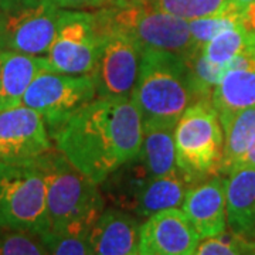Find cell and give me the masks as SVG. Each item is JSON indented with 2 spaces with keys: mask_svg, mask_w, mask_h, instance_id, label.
<instances>
[{
  "mask_svg": "<svg viewBox=\"0 0 255 255\" xmlns=\"http://www.w3.org/2000/svg\"><path fill=\"white\" fill-rule=\"evenodd\" d=\"M157 10L184 20L219 16L237 7L236 0H147Z\"/></svg>",
  "mask_w": 255,
  "mask_h": 255,
  "instance_id": "7402d4cb",
  "label": "cell"
},
{
  "mask_svg": "<svg viewBox=\"0 0 255 255\" xmlns=\"http://www.w3.org/2000/svg\"><path fill=\"white\" fill-rule=\"evenodd\" d=\"M255 34L247 31L240 23L221 30L214 36L207 46L203 48V54L210 63L220 68H226L248 44L254 43Z\"/></svg>",
  "mask_w": 255,
  "mask_h": 255,
  "instance_id": "44dd1931",
  "label": "cell"
},
{
  "mask_svg": "<svg viewBox=\"0 0 255 255\" xmlns=\"http://www.w3.org/2000/svg\"><path fill=\"white\" fill-rule=\"evenodd\" d=\"M97 98L94 74H64L46 70L30 84L21 105L37 111L50 136L85 105Z\"/></svg>",
  "mask_w": 255,
  "mask_h": 255,
  "instance_id": "ba28073f",
  "label": "cell"
},
{
  "mask_svg": "<svg viewBox=\"0 0 255 255\" xmlns=\"http://www.w3.org/2000/svg\"><path fill=\"white\" fill-rule=\"evenodd\" d=\"M254 241H255V238H254Z\"/></svg>",
  "mask_w": 255,
  "mask_h": 255,
  "instance_id": "4dcf8cb0",
  "label": "cell"
},
{
  "mask_svg": "<svg viewBox=\"0 0 255 255\" xmlns=\"http://www.w3.org/2000/svg\"><path fill=\"white\" fill-rule=\"evenodd\" d=\"M102 31V47L95 67L97 97L130 98L140 68L142 51L125 31L111 26L101 10H94Z\"/></svg>",
  "mask_w": 255,
  "mask_h": 255,
  "instance_id": "30bf717a",
  "label": "cell"
},
{
  "mask_svg": "<svg viewBox=\"0 0 255 255\" xmlns=\"http://www.w3.org/2000/svg\"><path fill=\"white\" fill-rule=\"evenodd\" d=\"M182 210L201 240L227 233V176L211 174L191 186Z\"/></svg>",
  "mask_w": 255,
  "mask_h": 255,
  "instance_id": "4fadbf2b",
  "label": "cell"
},
{
  "mask_svg": "<svg viewBox=\"0 0 255 255\" xmlns=\"http://www.w3.org/2000/svg\"><path fill=\"white\" fill-rule=\"evenodd\" d=\"M51 147L46 121L37 111L18 105L0 112V160H33Z\"/></svg>",
  "mask_w": 255,
  "mask_h": 255,
  "instance_id": "8fae6325",
  "label": "cell"
},
{
  "mask_svg": "<svg viewBox=\"0 0 255 255\" xmlns=\"http://www.w3.org/2000/svg\"><path fill=\"white\" fill-rule=\"evenodd\" d=\"M240 23V10L238 7L228 10L219 16H210V17H201L189 20L190 34L196 50H203L207 46L210 40L217 36L221 30L231 27Z\"/></svg>",
  "mask_w": 255,
  "mask_h": 255,
  "instance_id": "cb8c5ba5",
  "label": "cell"
},
{
  "mask_svg": "<svg viewBox=\"0 0 255 255\" xmlns=\"http://www.w3.org/2000/svg\"><path fill=\"white\" fill-rule=\"evenodd\" d=\"M140 224L129 211L112 206L105 209L90 233L94 255H137Z\"/></svg>",
  "mask_w": 255,
  "mask_h": 255,
  "instance_id": "9a60e30c",
  "label": "cell"
},
{
  "mask_svg": "<svg viewBox=\"0 0 255 255\" xmlns=\"http://www.w3.org/2000/svg\"><path fill=\"white\" fill-rule=\"evenodd\" d=\"M63 10H98L108 6V0H50Z\"/></svg>",
  "mask_w": 255,
  "mask_h": 255,
  "instance_id": "4316f807",
  "label": "cell"
},
{
  "mask_svg": "<svg viewBox=\"0 0 255 255\" xmlns=\"http://www.w3.org/2000/svg\"><path fill=\"white\" fill-rule=\"evenodd\" d=\"M200 241L182 209L163 210L140 224L137 255H191Z\"/></svg>",
  "mask_w": 255,
  "mask_h": 255,
  "instance_id": "7c38bea8",
  "label": "cell"
},
{
  "mask_svg": "<svg viewBox=\"0 0 255 255\" xmlns=\"http://www.w3.org/2000/svg\"><path fill=\"white\" fill-rule=\"evenodd\" d=\"M0 255H47V253L38 233L0 230Z\"/></svg>",
  "mask_w": 255,
  "mask_h": 255,
  "instance_id": "d4e9b609",
  "label": "cell"
},
{
  "mask_svg": "<svg viewBox=\"0 0 255 255\" xmlns=\"http://www.w3.org/2000/svg\"><path fill=\"white\" fill-rule=\"evenodd\" d=\"M102 31L95 11L61 10L54 40L46 58L51 70L92 74L100 58Z\"/></svg>",
  "mask_w": 255,
  "mask_h": 255,
  "instance_id": "9c48e42d",
  "label": "cell"
},
{
  "mask_svg": "<svg viewBox=\"0 0 255 255\" xmlns=\"http://www.w3.org/2000/svg\"><path fill=\"white\" fill-rule=\"evenodd\" d=\"M224 133L219 111L210 98L196 101L174 127L176 162L194 182L217 174Z\"/></svg>",
  "mask_w": 255,
  "mask_h": 255,
  "instance_id": "277c9868",
  "label": "cell"
},
{
  "mask_svg": "<svg viewBox=\"0 0 255 255\" xmlns=\"http://www.w3.org/2000/svg\"><path fill=\"white\" fill-rule=\"evenodd\" d=\"M220 118L255 107V41L240 53L221 74L211 94Z\"/></svg>",
  "mask_w": 255,
  "mask_h": 255,
  "instance_id": "5bb4252c",
  "label": "cell"
},
{
  "mask_svg": "<svg viewBox=\"0 0 255 255\" xmlns=\"http://www.w3.org/2000/svg\"><path fill=\"white\" fill-rule=\"evenodd\" d=\"M71 163L101 184L139 153L142 118L132 98L97 97L51 135Z\"/></svg>",
  "mask_w": 255,
  "mask_h": 255,
  "instance_id": "6da1fadb",
  "label": "cell"
},
{
  "mask_svg": "<svg viewBox=\"0 0 255 255\" xmlns=\"http://www.w3.org/2000/svg\"><path fill=\"white\" fill-rule=\"evenodd\" d=\"M101 13L111 26L133 38L140 51L159 50L187 58L196 50L189 20L164 13L149 3L132 7H102Z\"/></svg>",
  "mask_w": 255,
  "mask_h": 255,
  "instance_id": "8992f818",
  "label": "cell"
},
{
  "mask_svg": "<svg viewBox=\"0 0 255 255\" xmlns=\"http://www.w3.org/2000/svg\"><path fill=\"white\" fill-rule=\"evenodd\" d=\"M247 238L230 233L211 238H204L199 243L191 255H247Z\"/></svg>",
  "mask_w": 255,
  "mask_h": 255,
  "instance_id": "484cf974",
  "label": "cell"
},
{
  "mask_svg": "<svg viewBox=\"0 0 255 255\" xmlns=\"http://www.w3.org/2000/svg\"><path fill=\"white\" fill-rule=\"evenodd\" d=\"M132 101L142 127L176 125L183 112L197 100L186 58L169 51L142 53Z\"/></svg>",
  "mask_w": 255,
  "mask_h": 255,
  "instance_id": "7a4b0ae2",
  "label": "cell"
},
{
  "mask_svg": "<svg viewBox=\"0 0 255 255\" xmlns=\"http://www.w3.org/2000/svg\"><path fill=\"white\" fill-rule=\"evenodd\" d=\"M0 230H50L47 187L36 160H0Z\"/></svg>",
  "mask_w": 255,
  "mask_h": 255,
  "instance_id": "5b68a950",
  "label": "cell"
},
{
  "mask_svg": "<svg viewBox=\"0 0 255 255\" xmlns=\"http://www.w3.org/2000/svg\"><path fill=\"white\" fill-rule=\"evenodd\" d=\"M224 145L217 174L228 176L255 142V107L220 118Z\"/></svg>",
  "mask_w": 255,
  "mask_h": 255,
  "instance_id": "d6986e66",
  "label": "cell"
},
{
  "mask_svg": "<svg viewBox=\"0 0 255 255\" xmlns=\"http://www.w3.org/2000/svg\"><path fill=\"white\" fill-rule=\"evenodd\" d=\"M246 254L247 255H255V241L254 240H247Z\"/></svg>",
  "mask_w": 255,
  "mask_h": 255,
  "instance_id": "f546056e",
  "label": "cell"
},
{
  "mask_svg": "<svg viewBox=\"0 0 255 255\" xmlns=\"http://www.w3.org/2000/svg\"><path fill=\"white\" fill-rule=\"evenodd\" d=\"M176 125H153L143 128V140L139 156L155 177H163L180 170L174 149Z\"/></svg>",
  "mask_w": 255,
  "mask_h": 255,
  "instance_id": "ffe728a7",
  "label": "cell"
},
{
  "mask_svg": "<svg viewBox=\"0 0 255 255\" xmlns=\"http://www.w3.org/2000/svg\"><path fill=\"white\" fill-rule=\"evenodd\" d=\"M34 160L46 180L48 231L92 227L107 203L100 184L78 170L54 146Z\"/></svg>",
  "mask_w": 255,
  "mask_h": 255,
  "instance_id": "3957f363",
  "label": "cell"
},
{
  "mask_svg": "<svg viewBox=\"0 0 255 255\" xmlns=\"http://www.w3.org/2000/svg\"><path fill=\"white\" fill-rule=\"evenodd\" d=\"M196 183L182 169L169 176L153 177L140 191L130 213L146 220L159 211L182 207L186 193Z\"/></svg>",
  "mask_w": 255,
  "mask_h": 255,
  "instance_id": "ac0fdd59",
  "label": "cell"
},
{
  "mask_svg": "<svg viewBox=\"0 0 255 255\" xmlns=\"http://www.w3.org/2000/svg\"><path fill=\"white\" fill-rule=\"evenodd\" d=\"M241 167H255V142L253 143V146L250 147V150L247 152L246 156L238 162L237 167H236L234 170L241 169ZM234 170H233V172H234Z\"/></svg>",
  "mask_w": 255,
  "mask_h": 255,
  "instance_id": "83f0119b",
  "label": "cell"
},
{
  "mask_svg": "<svg viewBox=\"0 0 255 255\" xmlns=\"http://www.w3.org/2000/svg\"><path fill=\"white\" fill-rule=\"evenodd\" d=\"M90 233L91 227L82 226L64 231H46L40 236L47 255H94Z\"/></svg>",
  "mask_w": 255,
  "mask_h": 255,
  "instance_id": "603a6c76",
  "label": "cell"
},
{
  "mask_svg": "<svg viewBox=\"0 0 255 255\" xmlns=\"http://www.w3.org/2000/svg\"><path fill=\"white\" fill-rule=\"evenodd\" d=\"M61 10L50 0H0V50L46 57Z\"/></svg>",
  "mask_w": 255,
  "mask_h": 255,
  "instance_id": "52a82bcc",
  "label": "cell"
},
{
  "mask_svg": "<svg viewBox=\"0 0 255 255\" xmlns=\"http://www.w3.org/2000/svg\"><path fill=\"white\" fill-rule=\"evenodd\" d=\"M140 4H147V0H108L107 7H132Z\"/></svg>",
  "mask_w": 255,
  "mask_h": 255,
  "instance_id": "f1b7e54d",
  "label": "cell"
},
{
  "mask_svg": "<svg viewBox=\"0 0 255 255\" xmlns=\"http://www.w3.org/2000/svg\"><path fill=\"white\" fill-rule=\"evenodd\" d=\"M228 231L255 238V167H241L227 176Z\"/></svg>",
  "mask_w": 255,
  "mask_h": 255,
  "instance_id": "e0dca14e",
  "label": "cell"
},
{
  "mask_svg": "<svg viewBox=\"0 0 255 255\" xmlns=\"http://www.w3.org/2000/svg\"><path fill=\"white\" fill-rule=\"evenodd\" d=\"M51 70L46 57L0 50V112L21 105L37 75Z\"/></svg>",
  "mask_w": 255,
  "mask_h": 255,
  "instance_id": "2e32d148",
  "label": "cell"
}]
</instances>
